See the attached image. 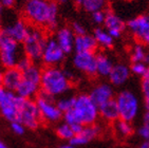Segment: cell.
<instances>
[{
  "label": "cell",
  "mask_w": 149,
  "mask_h": 148,
  "mask_svg": "<svg viewBox=\"0 0 149 148\" xmlns=\"http://www.w3.org/2000/svg\"><path fill=\"white\" fill-rule=\"evenodd\" d=\"M30 22L54 30L58 23V3L54 0H28L23 8Z\"/></svg>",
  "instance_id": "1"
},
{
  "label": "cell",
  "mask_w": 149,
  "mask_h": 148,
  "mask_svg": "<svg viewBox=\"0 0 149 148\" xmlns=\"http://www.w3.org/2000/svg\"><path fill=\"white\" fill-rule=\"evenodd\" d=\"M40 88L53 96H57L66 93L71 88V80L63 70L56 67H48L41 74Z\"/></svg>",
  "instance_id": "2"
},
{
  "label": "cell",
  "mask_w": 149,
  "mask_h": 148,
  "mask_svg": "<svg viewBox=\"0 0 149 148\" xmlns=\"http://www.w3.org/2000/svg\"><path fill=\"white\" fill-rule=\"evenodd\" d=\"M73 111L79 123L83 125H93L97 121L100 115L98 106L95 104L90 95L80 94L75 98V104L73 106Z\"/></svg>",
  "instance_id": "3"
},
{
  "label": "cell",
  "mask_w": 149,
  "mask_h": 148,
  "mask_svg": "<svg viewBox=\"0 0 149 148\" xmlns=\"http://www.w3.org/2000/svg\"><path fill=\"white\" fill-rule=\"evenodd\" d=\"M17 121L22 123L26 128L36 129L42 121V117L36 102L31 98H24L19 96L18 103V117Z\"/></svg>",
  "instance_id": "4"
},
{
  "label": "cell",
  "mask_w": 149,
  "mask_h": 148,
  "mask_svg": "<svg viewBox=\"0 0 149 148\" xmlns=\"http://www.w3.org/2000/svg\"><path fill=\"white\" fill-rule=\"evenodd\" d=\"M47 37L40 29L30 28V32L23 41V52L32 61L42 59L43 50L47 43Z\"/></svg>",
  "instance_id": "5"
},
{
  "label": "cell",
  "mask_w": 149,
  "mask_h": 148,
  "mask_svg": "<svg viewBox=\"0 0 149 148\" xmlns=\"http://www.w3.org/2000/svg\"><path fill=\"white\" fill-rule=\"evenodd\" d=\"M22 56L20 53L19 43L13 39L10 35L0 31V61L6 68H13L17 66L18 60Z\"/></svg>",
  "instance_id": "6"
},
{
  "label": "cell",
  "mask_w": 149,
  "mask_h": 148,
  "mask_svg": "<svg viewBox=\"0 0 149 148\" xmlns=\"http://www.w3.org/2000/svg\"><path fill=\"white\" fill-rule=\"evenodd\" d=\"M115 100L120 109V119L128 122L134 120L139 112V100L136 95L129 90H124L118 94Z\"/></svg>",
  "instance_id": "7"
},
{
  "label": "cell",
  "mask_w": 149,
  "mask_h": 148,
  "mask_svg": "<svg viewBox=\"0 0 149 148\" xmlns=\"http://www.w3.org/2000/svg\"><path fill=\"white\" fill-rule=\"evenodd\" d=\"M54 97L55 96L42 91V90L39 92L37 96L36 103H37L38 108L40 110L42 120L47 121V122H57L63 117V112L54 103Z\"/></svg>",
  "instance_id": "8"
},
{
  "label": "cell",
  "mask_w": 149,
  "mask_h": 148,
  "mask_svg": "<svg viewBox=\"0 0 149 148\" xmlns=\"http://www.w3.org/2000/svg\"><path fill=\"white\" fill-rule=\"evenodd\" d=\"M19 95L0 86V112L10 122L17 121Z\"/></svg>",
  "instance_id": "9"
},
{
  "label": "cell",
  "mask_w": 149,
  "mask_h": 148,
  "mask_svg": "<svg viewBox=\"0 0 149 148\" xmlns=\"http://www.w3.org/2000/svg\"><path fill=\"white\" fill-rule=\"evenodd\" d=\"M127 28L142 45H149V15H139L127 22Z\"/></svg>",
  "instance_id": "10"
},
{
  "label": "cell",
  "mask_w": 149,
  "mask_h": 148,
  "mask_svg": "<svg viewBox=\"0 0 149 148\" xmlns=\"http://www.w3.org/2000/svg\"><path fill=\"white\" fill-rule=\"evenodd\" d=\"M73 64L75 68L90 76L97 74L96 55L94 52H76L73 58Z\"/></svg>",
  "instance_id": "11"
},
{
  "label": "cell",
  "mask_w": 149,
  "mask_h": 148,
  "mask_svg": "<svg viewBox=\"0 0 149 148\" xmlns=\"http://www.w3.org/2000/svg\"><path fill=\"white\" fill-rule=\"evenodd\" d=\"M65 54L66 53L60 48L56 39L49 38L47 40L46 47L43 50L42 61L49 67H54L63 61L65 58Z\"/></svg>",
  "instance_id": "12"
},
{
  "label": "cell",
  "mask_w": 149,
  "mask_h": 148,
  "mask_svg": "<svg viewBox=\"0 0 149 148\" xmlns=\"http://www.w3.org/2000/svg\"><path fill=\"white\" fill-rule=\"evenodd\" d=\"M105 28L109 34L113 38H118L120 37L124 30L127 28V23H125L122 20V18L118 17V15L114 14L113 12L108 11L106 12V18H105Z\"/></svg>",
  "instance_id": "13"
},
{
  "label": "cell",
  "mask_w": 149,
  "mask_h": 148,
  "mask_svg": "<svg viewBox=\"0 0 149 148\" xmlns=\"http://www.w3.org/2000/svg\"><path fill=\"white\" fill-rule=\"evenodd\" d=\"M6 34L15 39L17 43H23L30 32L29 26L23 20L17 19L2 29Z\"/></svg>",
  "instance_id": "14"
},
{
  "label": "cell",
  "mask_w": 149,
  "mask_h": 148,
  "mask_svg": "<svg viewBox=\"0 0 149 148\" xmlns=\"http://www.w3.org/2000/svg\"><path fill=\"white\" fill-rule=\"evenodd\" d=\"M100 133V129L98 126H96L95 124L93 125H87L84 127L83 131L78 134H75L74 137L72 138L69 141L70 144L74 146H80L85 145L87 143H89L90 141L94 140Z\"/></svg>",
  "instance_id": "15"
},
{
  "label": "cell",
  "mask_w": 149,
  "mask_h": 148,
  "mask_svg": "<svg viewBox=\"0 0 149 148\" xmlns=\"http://www.w3.org/2000/svg\"><path fill=\"white\" fill-rule=\"evenodd\" d=\"M23 74L22 71L19 70L17 67L6 68L3 72V83L2 86L10 91H16L19 87L20 83L22 82Z\"/></svg>",
  "instance_id": "16"
},
{
  "label": "cell",
  "mask_w": 149,
  "mask_h": 148,
  "mask_svg": "<svg viewBox=\"0 0 149 148\" xmlns=\"http://www.w3.org/2000/svg\"><path fill=\"white\" fill-rule=\"evenodd\" d=\"M56 41L63 49V52L68 54L71 53L72 50L74 49V41H75V34L73 33L72 29L70 28H61L56 33L55 37Z\"/></svg>",
  "instance_id": "17"
},
{
  "label": "cell",
  "mask_w": 149,
  "mask_h": 148,
  "mask_svg": "<svg viewBox=\"0 0 149 148\" xmlns=\"http://www.w3.org/2000/svg\"><path fill=\"white\" fill-rule=\"evenodd\" d=\"M89 95L92 101L100 107L104 103L113 98V89L108 84H100L92 89Z\"/></svg>",
  "instance_id": "18"
},
{
  "label": "cell",
  "mask_w": 149,
  "mask_h": 148,
  "mask_svg": "<svg viewBox=\"0 0 149 148\" xmlns=\"http://www.w3.org/2000/svg\"><path fill=\"white\" fill-rule=\"evenodd\" d=\"M100 117L108 122H116L120 117V109H118L116 100H109L108 102L104 103L103 105L98 107Z\"/></svg>",
  "instance_id": "19"
},
{
  "label": "cell",
  "mask_w": 149,
  "mask_h": 148,
  "mask_svg": "<svg viewBox=\"0 0 149 148\" xmlns=\"http://www.w3.org/2000/svg\"><path fill=\"white\" fill-rule=\"evenodd\" d=\"M97 46V41L92 35L84 34L75 36L74 50L76 52H94Z\"/></svg>",
  "instance_id": "20"
},
{
  "label": "cell",
  "mask_w": 149,
  "mask_h": 148,
  "mask_svg": "<svg viewBox=\"0 0 149 148\" xmlns=\"http://www.w3.org/2000/svg\"><path fill=\"white\" fill-rule=\"evenodd\" d=\"M130 75V70L127 66L123 64H116L112 69L111 73L109 75V80L112 85L120 86L123 85Z\"/></svg>",
  "instance_id": "21"
},
{
  "label": "cell",
  "mask_w": 149,
  "mask_h": 148,
  "mask_svg": "<svg viewBox=\"0 0 149 148\" xmlns=\"http://www.w3.org/2000/svg\"><path fill=\"white\" fill-rule=\"evenodd\" d=\"M39 88V84H36L29 80L22 78V82L20 83L19 87L16 90V94H18L21 97H24V98H31L33 95L37 93Z\"/></svg>",
  "instance_id": "22"
},
{
  "label": "cell",
  "mask_w": 149,
  "mask_h": 148,
  "mask_svg": "<svg viewBox=\"0 0 149 148\" xmlns=\"http://www.w3.org/2000/svg\"><path fill=\"white\" fill-rule=\"evenodd\" d=\"M96 65H97V74L105 77H109L112 69L114 67L111 59L104 53L96 55Z\"/></svg>",
  "instance_id": "23"
},
{
  "label": "cell",
  "mask_w": 149,
  "mask_h": 148,
  "mask_svg": "<svg viewBox=\"0 0 149 148\" xmlns=\"http://www.w3.org/2000/svg\"><path fill=\"white\" fill-rule=\"evenodd\" d=\"M93 36H94V38L97 41L98 46L106 49L111 48L113 46V40H114V38L109 34V32L107 31V30H104V29H100V28L95 29Z\"/></svg>",
  "instance_id": "24"
},
{
  "label": "cell",
  "mask_w": 149,
  "mask_h": 148,
  "mask_svg": "<svg viewBox=\"0 0 149 148\" xmlns=\"http://www.w3.org/2000/svg\"><path fill=\"white\" fill-rule=\"evenodd\" d=\"M114 128H115V132L122 139L130 137L133 133V128H132L130 122L122 120V119H118L116 122H114Z\"/></svg>",
  "instance_id": "25"
},
{
  "label": "cell",
  "mask_w": 149,
  "mask_h": 148,
  "mask_svg": "<svg viewBox=\"0 0 149 148\" xmlns=\"http://www.w3.org/2000/svg\"><path fill=\"white\" fill-rule=\"evenodd\" d=\"M106 4V0H84L83 8L88 13H94L96 11H100L104 9Z\"/></svg>",
  "instance_id": "26"
},
{
  "label": "cell",
  "mask_w": 149,
  "mask_h": 148,
  "mask_svg": "<svg viewBox=\"0 0 149 148\" xmlns=\"http://www.w3.org/2000/svg\"><path fill=\"white\" fill-rule=\"evenodd\" d=\"M146 51L144 49V46L142 43H139L138 45H135L132 49L131 52V60L132 63H140V61H144L145 57H146Z\"/></svg>",
  "instance_id": "27"
},
{
  "label": "cell",
  "mask_w": 149,
  "mask_h": 148,
  "mask_svg": "<svg viewBox=\"0 0 149 148\" xmlns=\"http://www.w3.org/2000/svg\"><path fill=\"white\" fill-rule=\"evenodd\" d=\"M56 133H57V135L60 139L69 140V141L75 135L74 131L72 130V127L69 124H67L66 122L58 126L57 129H56Z\"/></svg>",
  "instance_id": "28"
},
{
  "label": "cell",
  "mask_w": 149,
  "mask_h": 148,
  "mask_svg": "<svg viewBox=\"0 0 149 148\" xmlns=\"http://www.w3.org/2000/svg\"><path fill=\"white\" fill-rule=\"evenodd\" d=\"M75 98L76 96H66V97H61L56 102V105L60 109V111L65 113L67 111L71 110L73 108V106L75 104Z\"/></svg>",
  "instance_id": "29"
},
{
  "label": "cell",
  "mask_w": 149,
  "mask_h": 148,
  "mask_svg": "<svg viewBox=\"0 0 149 148\" xmlns=\"http://www.w3.org/2000/svg\"><path fill=\"white\" fill-rule=\"evenodd\" d=\"M148 67L146 66V64L144 61H140V63H133L131 66V71L136 75H141L143 76L144 74L146 73Z\"/></svg>",
  "instance_id": "30"
},
{
  "label": "cell",
  "mask_w": 149,
  "mask_h": 148,
  "mask_svg": "<svg viewBox=\"0 0 149 148\" xmlns=\"http://www.w3.org/2000/svg\"><path fill=\"white\" fill-rule=\"evenodd\" d=\"M142 91L145 98L149 97V67L147 69L146 73L143 75V80H142Z\"/></svg>",
  "instance_id": "31"
},
{
  "label": "cell",
  "mask_w": 149,
  "mask_h": 148,
  "mask_svg": "<svg viewBox=\"0 0 149 148\" xmlns=\"http://www.w3.org/2000/svg\"><path fill=\"white\" fill-rule=\"evenodd\" d=\"M92 21L96 24H104L105 22V18H106V12H104L103 10L100 11H96L91 14Z\"/></svg>",
  "instance_id": "32"
},
{
  "label": "cell",
  "mask_w": 149,
  "mask_h": 148,
  "mask_svg": "<svg viewBox=\"0 0 149 148\" xmlns=\"http://www.w3.org/2000/svg\"><path fill=\"white\" fill-rule=\"evenodd\" d=\"M32 64H33V61H32L29 57L24 54V55H22V56L20 57V59L18 60L17 66H16V67H17L19 70H21V71H24L26 69L29 68Z\"/></svg>",
  "instance_id": "33"
},
{
  "label": "cell",
  "mask_w": 149,
  "mask_h": 148,
  "mask_svg": "<svg viewBox=\"0 0 149 148\" xmlns=\"http://www.w3.org/2000/svg\"><path fill=\"white\" fill-rule=\"evenodd\" d=\"M11 128L13 130V132L18 135H22L26 131V126L23 125L22 123L18 122V121H14V122H11Z\"/></svg>",
  "instance_id": "34"
},
{
  "label": "cell",
  "mask_w": 149,
  "mask_h": 148,
  "mask_svg": "<svg viewBox=\"0 0 149 148\" xmlns=\"http://www.w3.org/2000/svg\"><path fill=\"white\" fill-rule=\"evenodd\" d=\"M72 31L75 34V36H79V35L87 34L86 33V29L85 27L79 22H73L72 23Z\"/></svg>",
  "instance_id": "35"
},
{
  "label": "cell",
  "mask_w": 149,
  "mask_h": 148,
  "mask_svg": "<svg viewBox=\"0 0 149 148\" xmlns=\"http://www.w3.org/2000/svg\"><path fill=\"white\" fill-rule=\"evenodd\" d=\"M139 133H140V135L143 139L149 140V126L146 125V124H144L140 128V130H139Z\"/></svg>",
  "instance_id": "36"
},
{
  "label": "cell",
  "mask_w": 149,
  "mask_h": 148,
  "mask_svg": "<svg viewBox=\"0 0 149 148\" xmlns=\"http://www.w3.org/2000/svg\"><path fill=\"white\" fill-rule=\"evenodd\" d=\"M16 1H17V0H0V3H1V6H2L3 8L10 9V8H13V6L16 4Z\"/></svg>",
  "instance_id": "37"
},
{
  "label": "cell",
  "mask_w": 149,
  "mask_h": 148,
  "mask_svg": "<svg viewBox=\"0 0 149 148\" xmlns=\"http://www.w3.org/2000/svg\"><path fill=\"white\" fill-rule=\"evenodd\" d=\"M73 2L76 6L78 8H81L83 6V3H84V0H73Z\"/></svg>",
  "instance_id": "38"
},
{
  "label": "cell",
  "mask_w": 149,
  "mask_h": 148,
  "mask_svg": "<svg viewBox=\"0 0 149 148\" xmlns=\"http://www.w3.org/2000/svg\"><path fill=\"white\" fill-rule=\"evenodd\" d=\"M144 122L146 125L149 126V111H147L146 114H145V117H144Z\"/></svg>",
  "instance_id": "39"
},
{
  "label": "cell",
  "mask_w": 149,
  "mask_h": 148,
  "mask_svg": "<svg viewBox=\"0 0 149 148\" xmlns=\"http://www.w3.org/2000/svg\"><path fill=\"white\" fill-rule=\"evenodd\" d=\"M60 148H76V146L74 145H72V144H66V145H63V146H60Z\"/></svg>",
  "instance_id": "40"
},
{
  "label": "cell",
  "mask_w": 149,
  "mask_h": 148,
  "mask_svg": "<svg viewBox=\"0 0 149 148\" xmlns=\"http://www.w3.org/2000/svg\"><path fill=\"white\" fill-rule=\"evenodd\" d=\"M54 1L57 3H60V4H65V3L69 2L70 0H54Z\"/></svg>",
  "instance_id": "41"
},
{
  "label": "cell",
  "mask_w": 149,
  "mask_h": 148,
  "mask_svg": "<svg viewBox=\"0 0 149 148\" xmlns=\"http://www.w3.org/2000/svg\"><path fill=\"white\" fill-rule=\"evenodd\" d=\"M140 148H149V142H145L141 145Z\"/></svg>",
  "instance_id": "42"
},
{
  "label": "cell",
  "mask_w": 149,
  "mask_h": 148,
  "mask_svg": "<svg viewBox=\"0 0 149 148\" xmlns=\"http://www.w3.org/2000/svg\"><path fill=\"white\" fill-rule=\"evenodd\" d=\"M3 83V72L0 71V86L2 85Z\"/></svg>",
  "instance_id": "43"
},
{
  "label": "cell",
  "mask_w": 149,
  "mask_h": 148,
  "mask_svg": "<svg viewBox=\"0 0 149 148\" xmlns=\"http://www.w3.org/2000/svg\"><path fill=\"white\" fill-rule=\"evenodd\" d=\"M144 63L145 64H149V53L146 54V57H145V60H144Z\"/></svg>",
  "instance_id": "44"
},
{
  "label": "cell",
  "mask_w": 149,
  "mask_h": 148,
  "mask_svg": "<svg viewBox=\"0 0 149 148\" xmlns=\"http://www.w3.org/2000/svg\"><path fill=\"white\" fill-rule=\"evenodd\" d=\"M2 30V16H1V11H0V31Z\"/></svg>",
  "instance_id": "45"
},
{
  "label": "cell",
  "mask_w": 149,
  "mask_h": 148,
  "mask_svg": "<svg viewBox=\"0 0 149 148\" xmlns=\"http://www.w3.org/2000/svg\"><path fill=\"white\" fill-rule=\"evenodd\" d=\"M0 148H8V147L4 145V143H2L1 141H0Z\"/></svg>",
  "instance_id": "46"
},
{
  "label": "cell",
  "mask_w": 149,
  "mask_h": 148,
  "mask_svg": "<svg viewBox=\"0 0 149 148\" xmlns=\"http://www.w3.org/2000/svg\"><path fill=\"white\" fill-rule=\"evenodd\" d=\"M23 1H28V0H23Z\"/></svg>",
  "instance_id": "47"
}]
</instances>
